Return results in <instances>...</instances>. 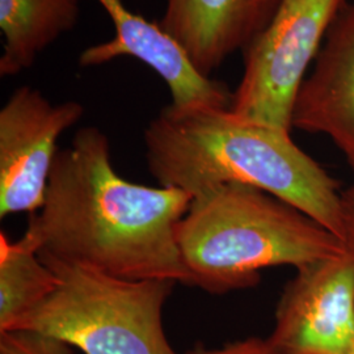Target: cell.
Masks as SVG:
<instances>
[{
	"instance_id": "1",
	"label": "cell",
	"mask_w": 354,
	"mask_h": 354,
	"mask_svg": "<svg viewBox=\"0 0 354 354\" xmlns=\"http://www.w3.org/2000/svg\"><path fill=\"white\" fill-rule=\"evenodd\" d=\"M192 198L184 190L120 176L105 133L86 127L57 153L44 206L29 216L41 252L120 279L190 286L176 226Z\"/></svg>"
},
{
	"instance_id": "2",
	"label": "cell",
	"mask_w": 354,
	"mask_h": 354,
	"mask_svg": "<svg viewBox=\"0 0 354 354\" xmlns=\"http://www.w3.org/2000/svg\"><path fill=\"white\" fill-rule=\"evenodd\" d=\"M146 162L160 187L192 194L238 183L277 197L345 243L339 183L290 131L243 120L230 108H162L145 129Z\"/></svg>"
},
{
	"instance_id": "3",
	"label": "cell",
	"mask_w": 354,
	"mask_h": 354,
	"mask_svg": "<svg viewBox=\"0 0 354 354\" xmlns=\"http://www.w3.org/2000/svg\"><path fill=\"white\" fill-rule=\"evenodd\" d=\"M176 241L190 286L214 295L259 285L266 268L298 269L348 250L297 207L238 183L194 194Z\"/></svg>"
},
{
	"instance_id": "4",
	"label": "cell",
	"mask_w": 354,
	"mask_h": 354,
	"mask_svg": "<svg viewBox=\"0 0 354 354\" xmlns=\"http://www.w3.org/2000/svg\"><path fill=\"white\" fill-rule=\"evenodd\" d=\"M57 288L11 330H33L84 354H178L163 326L176 282L120 279L39 251Z\"/></svg>"
},
{
	"instance_id": "5",
	"label": "cell",
	"mask_w": 354,
	"mask_h": 354,
	"mask_svg": "<svg viewBox=\"0 0 354 354\" xmlns=\"http://www.w3.org/2000/svg\"><path fill=\"white\" fill-rule=\"evenodd\" d=\"M345 0H281L266 29L244 51L230 111L291 131L299 89Z\"/></svg>"
},
{
	"instance_id": "6",
	"label": "cell",
	"mask_w": 354,
	"mask_h": 354,
	"mask_svg": "<svg viewBox=\"0 0 354 354\" xmlns=\"http://www.w3.org/2000/svg\"><path fill=\"white\" fill-rule=\"evenodd\" d=\"M84 114L77 102H51L29 86L13 91L0 111V218L44 206L58 140Z\"/></svg>"
},
{
	"instance_id": "7",
	"label": "cell",
	"mask_w": 354,
	"mask_h": 354,
	"mask_svg": "<svg viewBox=\"0 0 354 354\" xmlns=\"http://www.w3.org/2000/svg\"><path fill=\"white\" fill-rule=\"evenodd\" d=\"M276 308L269 342L282 354H349L354 344V252L301 266Z\"/></svg>"
},
{
	"instance_id": "8",
	"label": "cell",
	"mask_w": 354,
	"mask_h": 354,
	"mask_svg": "<svg viewBox=\"0 0 354 354\" xmlns=\"http://www.w3.org/2000/svg\"><path fill=\"white\" fill-rule=\"evenodd\" d=\"M109 15L114 37L87 48L79 57L82 67H95L131 57L147 64L168 86L177 109L230 108L232 93L227 87L205 76L188 54L159 23H152L129 10L122 0H96Z\"/></svg>"
},
{
	"instance_id": "9",
	"label": "cell",
	"mask_w": 354,
	"mask_h": 354,
	"mask_svg": "<svg viewBox=\"0 0 354 354\" xmlns=\"http://www.w3.org/2000/svg\"><path fill=\"white\" fill-rule=\"evenodd\" d=\"M292 127L323 134L354 175V3H345L299 89Z\"/></svg>"
},
{
	"instance_id": "10",
	"label": "cell",
	"mask_w": 354,
	"mask_h": 354,
	"mask_svg": "<svg viewBox=\"0 0 354 354\" xmlns=\"http://www.w3.org/2000/svg\"><path fill=\"white\" fill-rule=\"evenodd\" d=\"M281 0H165L159 26L205 76L266 29Z\"/></svg>"
},
{
	"instance_id": "11",
	"label": "cell",
	"mask_w": 354,
	"mask_h": 354,
	"mask_svg": "<svg viewBox=\"0 0 354 354\" xmlns=\"http://www.w3.org/2000/svg\"><path fill=\"white\" fill-rule=\"evenodd\" d=\"M82 0H0V76L19 75L64 33L74 29Z\"/></svg>"
},
{
	"instance_id": "12",
	"label": "cell",
	"mask_w": 354,
	"mask_h": 354,
	"mask_svg": "<svg viewBox=\"0 0 354 354\" xmlns=\"http://www.w3.org/2000/svg\"><path fill=\"white\" fill-rule=\"evenodd\" d=\"M41 248L32 216L19 241L0 232V333L11 330L57 288L55 274L39 257Z\"/></svg>"
},
{
	"instance_id": "13",
	"label": "cell",
	"mask_w": 354,
	"mask_h": 354,
	"mask_svg": "<svg viewBox=\"0 0 354 354\" xmlns=\"http://www.w3.org/2000/svg\"><path fill=\"white\" fill-rule=\"evenodd\" d=\"M0 354H74V348L39 332L16 329L0 333Z\"/></svg>"
},
{
	"instance_id": "14",
	"label": "cell",
	"mask_w": 354,
	"mask_h": 354,
	"mask_svg": "<svg viewBox=\"0 0 354 354\" xmlns=\"http://www.w3.org/2000/svg\"><path fill=\"white\" fill-rule=\"evenodd\" d=\"M185 354H282L268 339L248 337L239 342H230L221 348H206L205 345H196Z\"/></svg>"
},
{
	"instance_id": "15",
	"label": "cell",
	"mask_w": 354,
	"mask_h": 354,
	"mask_svg": "<svg viewBox=\"0 0 354 354\" xmlns=\"http://www.w3.org/2000/svg\"><path fill=\"white\" fill-rule=\"evenodd\" d=\"M342 214L345 225V245L354 252V181L353 184L342 190Z\"/></svg>"
},
{
	"instance_id": "16",
	"label": "cell",
	"mask_w": 354,
	"mask_h": 354,
	"mask_svg": "<svg viewBox=\"0 0 354 354\" xmlns=\"http://www.w3.org/2000/svg\"><path fill=\"white\" fill-rule=\"evenodd\" d=\"M349 354H354V344L353 346H352V349H351V352H349Z\"/></svg>"
}]
</instances>
